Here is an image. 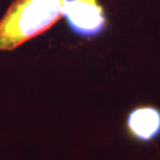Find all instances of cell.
I'll return each mask as SVG.
<instances>
[{
    "label": "cell",
    "mask_w": 160,
    "mask_h": 160,
    "mask_svg": "<svg viewBox=\"0 0 160 160\" xmlns=\"http://www.w3.org/2000/svg\"><path fill=\"white\" fill-rule=\"evenodd\" d=\"M65 0H15L0 21V50H13L49 29Z\"/></svg>",
    "instance_id": "obj_1"
},
{
    "label": "cell",
    "mask_w": 160,
    "mask_h": 160,
    "mask_svg": "<svg viewBox=\"0 0 160 160\" xmlns=\"http://www.w3.org/2000/svg\"><path fill=\"white\" fill-rule=\"evenodd\" d=\"M62 17L66 18L74 33L86 38L101 34L106 26L104 10L98 0H65Z\"/></svg>",
    "instance_id": "obj_2"
},
{
    "label": "cell",
    "mask_w": 160,
    "mask_h": 160,
    "mask_svg": "<svg viewBox=\"0 0 160 160\" xmlns=\"http://www.w3.org/2000/svg\"><path fill=\"white\" fill-rule=\"evenodd\" d=\"M128 136L139 143H150L160 138V109L139 106L128 113L126 119Z\"/></svg>",
    "instance_id": "obj_3"
}]
</instances>
